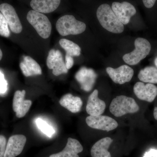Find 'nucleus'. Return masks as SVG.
Masks as SVG:
<instances>
[{
    "mask_svg": "<svg viewBox=\"0 0 157 157\" xmlns=\"http://www.w3.org/2000/svg\"><path fill=\"white\" fill-rule=\"evenodd\" d=\"M97 16L101 26L107 31L113 33L123 32L124 25L119 20L108 4H103L98 7Z\"/></svg>",
    "mask_w": 157,
    "mask_h": 157,
    "instance_id": "obj_1",
    "label": "nucleus"
},
{
    "mask_svg": "<svg viewBox=\"0 0 157 157\" xmlns=\"http://www.w3.org/2000/svg\"><path fill=\"white\" fill-rule=\"evenodd\" d=\"M139 107L133 98L127 96H117L112 100L109 111L116 117H121L127 113H134L139 111Z\"/></svg>",
    "mask_w": 157,
    "mask_h": 157,
    "instance_id": "obj_2",
    "label": "nucleus"
},
{
    "mask_svg": "<svg viewBox=\"0 0 157 157\" xmlns=\"http://www.w3.org/2000/svg\"><path fill=\"white\" fill-rule=\"evenodd\" d=\"M58 32L62 36L78 35L86 29L84 23L77 20L73 15H65L60 17L56 23Z\"/></svg>",
    "mask_w": 157,
    "mask_h": 157,
    "instance_id": "obj_3",
    "label": "nucleus"
},
{
    "mask_svg": "<svg viewBox=\"0 0 157 157\" xmlns=\"http://www.w3.org/2000/svg\"><path fill=\"white\" fill-rule=\"evenodd\" d=\"M27 19L42 38L46 39L50 36L52 25L45 14L34 10H30L27 15Z\"/></svg>",
    "mask_w": 157,
    "mask_h": 157,
    "instance_id": "obj_4",
    "label": "nucleus"
},
{
    "mask_svg": "<svg viewBox=\"0 0 157 157\" xmlns=\"http://www.w3.org/2000/svg\"><path fill=\"white\" fill-rule=\"evenodd\" d=\"M135 49L123 57L124 61L129 65H135L145 58L151 50V45L147 39L138 38L135 42Z\"/></svg>",
    "mask_w": 157,
    "mask_h": 157,
    "instance_id": "obj_5",
    "label": "nucleus"
},
{
    "mask_svg": "<svg viewBox=\"0 0 157 157\" xmlns=\"http://www.w3.org/2000/svg\"><path fill=\"white\" fill-rule=\"evenodd\" d=\"M86 121L88 126L92 128L107 132L114 130L118 126L117 121L107 116L90 115L86 118Z\"/></svg>",
    "mask_w": 157,
    "mask_h": 157,
    "instance_id": "obj_6",
    "label": "nucleus"
},
{
    "mask_svg": "<svg viewBox=\"0 0 157 157\" xmlns=\"http://www.w3.org/2000/svg\"><path fill=\"white\" fill-rule=\"evenodd\" d=\"M0 11L6 18L11 31L14 33H20L22 26L14 7L8 3H3L0 5Z\"/></svg>",
    "mask_w": 157,
    "mask_h": 157,
    "instance_id": "obj_7",
    "label": "nucleus"
},
{
    "mask_svg": "<svg viewBox=\"0 0 157 157\" xmlns=\"http://www.w3.org/2000/svg\"><path fill=\"white\" fill-rule=\"evenodd\" d=\"M46 64L48 68L52 70V73L55 76L68 73L61 52L59 50L52 49L49 52Z\"/></svg>",
    "mask_w": 157,
    "mask_h": 157,
    "instance_id": "obj_8",
    "label": "nucleus"
},
{
    "mask_svg": "<svg viewBox=\"0 0 157 157\" xmlns=\"http://www.w3.org/2000/svg\"><path fill=\"white\" fill-rule=\"evenodd\" d=\"M111 8L118 19L123 25L128 24L131 17L136 13L135 7L127 2H114L112 3Z\"/></svg>",
    "mask_w": 157,
    "mask_h": 157,
    "instance_id": "obj_9",
    "label": "nucleus"
},
{
    "mask_svg": "<svg viewBox=\"0 0 157 157\" xmlns=\"http://www.w3.org/2000/svg\"><path fill=\"white\" fill-rule=\"evenodd\" d=\"M107 74L116 83L123 84L131 81L134 75V70L127 65H122L116 69L108 67Z\"/></svg>",
    "mask_w": 157,
    "mask_h": 157,
    "instance_id": "obj_10",
    "label": "nucleus"
},
{
    "mask_svg": "<svg viewBox=\"0 0 157 157\" xmlns=\"http://www.w3.org/2000/svg\"><path fill=\"white\" fill-rule=\"evenodd\" d=\"M98 75L93 69L83 67L76 73L75 78L79 82L82 89L89 92L92 89Z\"/></svg>",
    "mask_w": 157,
    "mask_h": 157,
    "instance_id": "obj_11",
    "label": "nucleus"
},
{
    "mask_svg": "<svg viewBox=\"0 0 157 157\" xmlns=\"http://www.w3.org/2000/svg\"><path fill=\"white\" fill-rule=\"evenodd\" d=\"M134 92L138 99L151 103L157 96V86L152 83L144 84L138 82L134 86Z\"/></svg>",
    "mask_w": 157,
    "mask_h": 157,
    "instance_id": "obj_12",
    "label": "nucleus"
},
{
    "mask_svg": "<svg viewBox=\"0 0 157 157\" xmlns=\"http://www.w3.org/2000/svg\"><path fill=\"white\" fill-rule=\"evenodd\" d=\"M26 140V137L23 135L11 136L6 145L4 157H16L20 154L24 148Z\"/></svg>",
    "mask_w": 157,
    "mask_h": 157,
    "instance_id": "obj_13",
    "label": "nucleus"
},
{
    "mask_svg": "<svg viewBox=\"0 0 157 157\" xmlns=\"http://www.w3.org/2000/svg\"><path fill=\"white\" fill-rule=\"evenodd\" d=\"M25 90H17L14 93L13 100V109L18 118L24 117L28 112L32 105L30 100L25 99Z\"/></svg>",
    "mask_w": 157,
    "mask_h": 157,
    "instance_id": "obj_14",
    "label": "nucleus"
},
{
    "mask_svg": "<svg viewBox=\"0 0 157 157\" xmlns=\"http://www.w3.org/2000/svg\"><path fill=\"white\" fill-rule=\"evenodd\" d=\"M105 109V102L98 98V90H95L88 99L86 112L91 116L101 115L104 113Z\"/></svg>",
    "mask_w": 157,
    "mask_h": 157,
    "instance_id": "obj_15",
    "label": "nucleus"
},
{
    "mask_svg": "<svg viewBox=\"0 0 157 157\" xmlns=\"http://www.w3.org/2000/svg\"><path fill=\"white\" fill-rule=\"evenodd\" d=\"M83 149V147L78 140L70 137L62 151L51 155L49 157H79L78 154L82 152Z\"/></svg>",
    "mask_w": 157,
    "mask_h": 157,
    "instance_id": "obj_16",
    "label": "nucleus"
},
{
    "mask_svg": "<svg viewBox=\"0 0 157 157\" xmlns=\"http://www.w3.org/2000/svg\"><path fill=\"white\" fill-rule=\"evenodd\" d=\"M61 0H32L30 6L35 11L42 13H50L59 6Z\"/></svg>",
    "mask_w": 157,
    "mask_h": 157,
    "instance_id": "obj_17",
    "label": "nucleus"
},
{
    "mask_svg": "<svg viewBox=\"0 0 157 157\" xmlns=\"http://www.w3.org/2000/svg\"><path fill=\"white\" fill-rule=\"evenodd\" d=\"M113 139L109 137H106L98 140L92 147L91 155L92 157H111L108 151Z\"/></svg>",
    "mask_w": 157,
    "mask_h": 157,
    "instance_id": "obj_18",
    "label": "nucleus"
},
{
    "mask_svg": "<svg viewBox=\"0 0 157 157\" xmlns=\"http://www.w3.org/2000/svg\"><path fill=\"white\" fill-rule=\"evenodd\" d=\"M23 75L26 77L41 75L42 69L39 64L31 57L26 56L24 58L23 61L20 64Z\"/></svg>",
    "mask_w": 157,
    "mask_h": 157,
    "instance_id": "obj_19",
    "label": "nucleus"
},
{
    "mask_svg": "<svg viewBox=\"0 0 157 157\" xmlns=\"http://www.w3.org/2000/svg\"><path fill=\"white\" fill-rule=\"evenodd\" d=\"M59 104L70 112L76 113L81 110L82 101L79 97H75L71 94H68L61 98Z\"/></svg>",
    "mask_w": 157,
    "mask_h": 157,
    "instance_id": "obj_20",
    "label": "nucleus"
},
{
    "mask_svg": "<svg viewBox=\"0 0 157 157\" xmlns=\"http://www.w3.org/2000/svg\"><path fill=\"white\" fill-rule=\"evenodd\" d=\"M138 78L143 82L152 84L157 83V69L154 67H146L140 70Z\"/></svg>",
    "mask_w": 157,
    "mask_h": 157,
    "instance_id": "obj_21",
    "label": "nucleus"
},
{
    "mask_svg": "<svg viewBox=\"0 0 157 157\" xmlns=\"http://www.w3.org/2000/svg\"><path fill=\"white\" fill-rule=\"evenodd\" d=\"M59 43L62 48L66 51L67 54L70 56H78L81 53V48L77 44L67 39H61Z\"/></svg>",
    "mask_w": 157,
    "mask_h": 157,
    "instance_id": "obj_22",
    "label": "nucleus"
},
{
    "mask_svg": "<svg viewBox=\"0 0 157 157\" xmlns=\"http://www.w3.org/2000/svg\"><path fill=\"white\" fill-rule=\"evenodd\" d=\"M36 124L39 130L48 137H52L55 133L53 128L42 119H37L36 120Z\"/></svg>",
    "mask_w": 157,
    "mask_h": 157,
    "instance_id": "obj_23",
    "label": "nucleus"
},
{
    "mask_svg": "<svg viewBox=\"0 0 157 157\" xmlns=\"http://www.w3.org/2000/svg\"><path fill=\"white\" fill-rule=\"evenodd\" d=\"M6 18L0 12V36L7 38L10 36V32Z\"/></svg>",
    "mask_w": 157,
    "mask_h": 157,
    "instance_id": "obj_24",
    "label": "nucleus"
},
{
    "mask_svg": "<svg viewBox=\"0 0 157 157\" xmlns=\"http://www.w3.org/2000/svg\"><path fill=\"white\" fill-rule=\"evenodd\" d=\"M8 88V82L5 79L4 74L0 71V93L4 94L6 93Z\"/></svg>",
    "mask_w": 157,
    "mask_h": 157,
    "instance_id": "obj_25",
    "label": "nucleus"
},
{
    "mask_svg": "<svg viewBox=\"0 0 157 157\" xmlns=\"http://www.w3.org/2000/svg\"><path fill=\"white\" fill-rule=\"evenodd\" d=\"M6 139L3 135H0V157H4L6 151Z\"/></svg>",
    "mask_w": 157,
    "mask_h": 157,
    "instance_id": "obj_26",
    "label": "nucleus"
},
{
    "mask_svg": "<svg viewBox=\"0 0 157 157\" xmlns=\"http://www.w3.org/2000/svg\"><path fill=\"white\" fill-rule=\"evenodd\" d=\"M65 61H66L65 64H66V67L68 70H70L74 64V60H73V57L66 54Z\"/></svg>",
    "mask_w": 157,
    "mask_h": 157,
    "instance_id": "obj_27",
    "label": "nucleus"
},
{
    "mask_svg": "<svg viewBox=\"0 0 157 157\" xmlns=\"http://www.w3.org/2000/svg\"><path fill=\"white\" fill-rule=\"evenodd\" d=\"M144 5L147 9H151L154 6L157 0H142Z\"/></svg>",
    "mask_w": 157,
    "mask_h": 157,
    "instance_id": "obj_28",
    "label": "nucleus"
},
{
    "mask_svg": "<svg viewBox=\"0 0 157 157\" xmlns=\"http://www.w3.org/2000/svg\"><path fill=\"white\" fill-rule=\"evenodd\" d=\"M157 157V150L155 149H151L144 154V157Z\"/></svg>",
    "mask_w": 157,
    "mask_h": 157,
    "instance_id": "obj_29",
    "label": "nucleus"
},
{
    "mask_svg": "<svg viewBox=\"0 0 157 157\" xmlns=\"http://www.w3.org/2000/svg\"><path fill=\"white\" fill-rule=\"evenodd\" d=\"M154 117L155 119L157 121V107H155L154 110Z\"/></svg>",
    "mask_w": 157,
    "mask_h": 157,
    "instance_id": "obj_30",
    "label": "nucleus"
},
{
    "mask_svg": "<svg viewBox=\"0 0 157 157\" xmlns=\"http://www.w3.org/2000/svg\"><path fill=\"white\" fill-rule=\"evenodd\" d=\"M3 57V53L2 52V50H1V48H0V61L1 60L2 58Z\"/></svg>",
    "mask_w": 157,
    "mask_h": 157,
    "instance_id": "obj_31",
    "label": "nucleus"
},
{
    "mask_svg": "<svg viewBox=\"0 0 157 157\" xmlns=\"http://www.w3.org/2000/svg\"><path fill=\"white\" fill-rule=\"evenodd\" d=\"M155 66H156L157 67V57L155 59Z\"/></svg>",
    "mask_w": 157,
    "mask_h": 157,
    "instance_id": "obj_32",
    "label": "nucleus"
}]
</instances>
